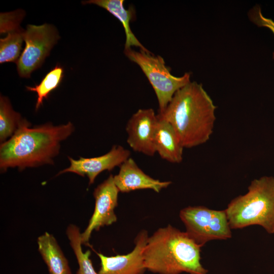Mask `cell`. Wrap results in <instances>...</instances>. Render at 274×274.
<instances>
[{
    "label": "cell",
    "instance_id": "4fadbf2b",
    "mask_svg": "<svg viewBox=\"0 0 274 274\" xmlns=\"http://www.w3.org/2000/svg\"><path fill=\"white\" fill-rule=\"evenodd\" d=\"M157 116L158 121L154 136L155 152L168 162L180 163L183 160L184 147L172 125Z\"/></svg>",
    "mask_w": 274,
    "mask_h": 274
},
{
    "label": "cell",
    "instance_id": "6da1fadb",
    "mask_svg": "<svg viewBox=\"0 0 274 274\" xmlns=\"http://www.w3.org/2000/svg\"><path fill=\"white\" fill-rule=\"evenodd\" d=\"M30 123L22 119L14 135L0 146V169L5 172L9 167L19 170L53 164L60 143L74 132L71 122L54 126L50 123L30 128Z\"/></svg>",
    "mask_w": 274,
    "mask_h": 274
},
{
    "label": "cell",
    "instance_id": "9a60e30c",
    "mask_svg": "<svg viewBox=\"0 0 274 274\" xmlns=\"http://www.w3.org/2000/svg\"><path fill=\"white\" fill-rule=\"evenodd\" d=\"M124 0H89L82 2V4H94L106 9L122 23L126 36L124 49L132 46L139 47L141 50L151 53L134 36L130 27V22L134 18L135 12L132 8H124Z\"/></svg>",
    "mask_w": 274,
    "mask_h": 274
},
{
    "label": "cell",
    "instance_id": "ba28073f",
    "mask_svg": "<svg viewBox=\"0 0 274 274\" xmlns=\"http://www.w3.org/2000/svg\"><path fill=\"white\" fill-rule=\"evenodd\" d=\"M119 192L112 175L95 188L93 192L94 209L87 227L81 233L82 244L88 245L94 230L98 231L100 228L117 221L114 210L118 205Z\"/></svg>",
    "mask_w": 274,
    "mask_h": 274
},
{
    "label": "cell",
    "instance_id": "52a82bcc",
    "mask_svg": "<svg viewBox=\"0 0 274 274\" xmlns=\"http://www.w3.org/2000/svg\"><path fill=\"white\" fill-rule=\"evenodd\" d=\"M59 38L58 31L51 24L27 25L24 32L25 46L16 62L19 76L28 78L40 67Z\"/></svg>",
    "mask_w": 274,
    "mask_h": 274
},
{
    "label": "cell",
    "instance_id": "9c48e42d",
    "mask_svg": "<svg viewBox=\"0 0 274 274\" xmlns=\"http://www.w3.org/2000/svg\"><path fill=\"white\" fill-rule=\"evenodd\" d=\"M158 118L151 108L138 110L127 121V143L135 152L148 156L156 153L154 136Z\"/></svg>",
    "mask_w": 274,
    "mask_h": 274
},
{
    "label": "cell",
    "instance_id": "5b68a950",
    "mask_svg": "<svg viewBox=\"0 0 274 274\" xmlns=\"http://www.w3.org/2000/svg\"><path fill=\"white\" fill-rule=\"evenodd\" d=\"M124 53L140 66L152 85L158 102V113L164 111L179 89L191 82L190 73L181 77L173 75L160 56L141 50L136 51L131 48L124 49Z\"/></svg>",
    "mask_w": 274,
    "mask_h": 274
},
{
    "label": "cell",
    "instance_id": "e0dca14e",
    "mask_svg": "<svg viewBox=\"0 0 274 274\" xmlns=\"http://www.w3.org/2000/svg\"><path fill=\"white\" fill-rule=\"evenodd\" d=\"M63 76V67L57 64L45 76L39 84L33 87H26L28 91L35 92L37 94L36 111L43 105L44 100L48 98L51 92L60 85Z\"/></svg>",
    "mask_w": 274,
    "mask_h": 274
},
{
    "label": "cell",
    "instance_id": "5bb4252c",
    "mask_svg": "<svg viewBox=\"0 0 274 274\" xmlns=\"http://www.w3.org/2000/svg\"><path fill=\"white\" fill-rule=\"evenodd\" d=\"M37 244L49 274H72L68 262L52 234L45 232L38 237Z\"/></svg>",
    "mask_w": 274,
    "mask_h": 274
},
{
    "label": "cell",
    "instance_id": "277c9868",
    "mask_svg": "<svg viewBox=\"0 0 274 274\" xmlns=\"http://www.w3.org/2000/svg\"><path fill=\"white\" fill-rule=\"evenodd\" d=\"M225 210L231 229L257 225L273 234L274 177L253 180L248 192L233 198Z\"/></svg>",
    "mask_w": 274,
    "mask_h": 274
},
{
    "label": "cell",
    "instance_id": "d6986e66",
    "mask_svg": "<svg viewBox=\"0 0 274 274\" xmlns=\"http://www.w3.org/2000/svg\"><path fill=\"white\" fill-rule=\"evenodd\" d=\"M24 30L20 27L8 32L0 40V63L15 62L18 60L24 41Z\"/></svg>",
    "mask_w": 274,
    "mask_h": 274
},
{
    "label": "cell",
    "instance_id": "2e32d148",
    "mask_svg": "<svg viewBox=\"0 0 274 274\" xmlns=\"http://www.w3.org/2000/svg\"><path fill=\"white\" fill-rule=\"evenodd\" d=\"M66 234L78 263L79 268L76 274H98L95 270L90 259L91 252L89 250L85 252L83 251L81 233L79 227L75 224H70L67 227Z\"/></svg>",
    "mask_w": 274,
    "mask_h": 274
},
{
    "label": "cell",
    "instance_id": "44dd1931",
    "mask_svg": "<svg viewBox=\"0 0 274 274\" xmlns=\"http://www.w3.org/2000/svg\"><path fill=\"white\" fill-rule=\"evenodd\" d=\"M250 20L259 27H264L269 29L274 34V21L266 18L262 14L260 6H255L248 12ZM272 58L274 59V51L272 53Z\"/></svg>",
    "mask_w": 274,
    "mask_h": 274
},
{
    "label": "cell",
    "instance_id": "30bf717a",
    "mask_svg": "<svg viewBox=\"0 0 274 274\" xmlns=\"http://www.w3.org/2000/svg\"><path fill=\"white\" fill-rule=\"evenodd\" d=\"M130 152L120 145H114L106 154L95 157L84 158L78 160L68 157L70 166L61 170L58 175L71 172L80 176H86L89 185L92 184L97 176L105 170L110 171L116 166H120L130 157Z\"/></svg>",
    "mask_w": 274,
    "mask_h": 274
},
{
    "label": "cell",
    "instance_id": "7a4b0ae2",
    "mask_svg": "<svg viewBox=\"0 0 274 274\" xmlns=\"http://www.w3.org/2000/svg\"><path fill=\"white\" fill-rule=\"evenodd\" d=\"M216 109L202 85L193 81L179 89L164 111L157 115L172 125L184 148H191L210 139Z\"/></svg>",
    "mask_w": 274,
    "mask_h": 274
},
{
    "label": "cell",
    "instance_id": "8992f818",
    "mask_svg": "<svg viewBox=\"0 0 274 274\" xmlns=\"http://www.w3.org/2000/svg\"><path fill=\"white\" fill-rule=\"evenodd\" d=\"M180 218L186 232L202 247L212 240H223L232 236L225 210H214L204 206H189L180 211Z\"/></svg>",
    "mask_w": 274,
    "mask_h": 274
},
{
    "label": "cell",
    "instance_id": "8fae6325",
    "mask_svg": "<svg viewBox=\"0 0 274 274\" xmlns=\"http://www.w3.org/2000/svg\"><path fill=\"white\" fill-rule=\"evenodd\" d=\"M147 230H143L137 234L135 247L125 255L107 256L96 253L100 261L98 274H144L147 270L143 256V250L148 238Z\"/></svg>",
    "mask_w": 274,
    "mask_h": 274
},
{
    "label": "cell",
    "instance_id": "ac0fdd59",
    "mask_svg": "<svg viewBox=\"0 0 274 274\" xmlns=\"http://www.w3.org/2000/svg\"><path fill=\"white\" fill-rule=\"evenodd\" d=\"M20 114L15 111L7 97H0V141L4 143L12 137L22 120Z\"/></svg>",
    "mask_w": 274,
    "mask_h": 274
},
{
    "label": "cell",
    "instance_id": "3957f363",
    "mask_svg": "<svg viewBox=\"0 0 274 274\" xmlns=\"http://www.w3.org/2000/svg\"><path fill=\"white\" fill-rule=\"evenodd\" d=\"M200 248L186 232L168 224L148 237L143 250L144 265L158 274H207L200 262Z\"/></svg>",
    "mask_w": 274,
    "mask_h": 274
},
{
    "label": "cell",
    "instance_id": "ffe728a7",
    "mask_svg": "<svg viewBox=\"0 0 274 274\" xmlns=\"http://www.w3.org/2000/svg\"><path fill=\"white\" fill-rule=\"evenodd\" d=\"M22 11L1 14V33L8 32L20 27V22L23 17Z\"/></svg>",
    "mask_w": 274,
    "mask_h": 274
},
{
    "label": "cell",
    "instance_id": "7c38bea8",
    "mask_svg": "<svg viewBox=\"0 0 274 274\" xmlns=\"http://www.w3.org/2000/svg\"><path fill=\"white\" fill-rule=\"evenodd\" d=\"M114 180L119 192L122 193L141 189H151L159 193L172 184L171 181H161L148 176L131 157L119 166L118 174L114 176Z\"/></svg>",
    "mask_w": 274,
    "mask_h": 274
}]
</instances>
